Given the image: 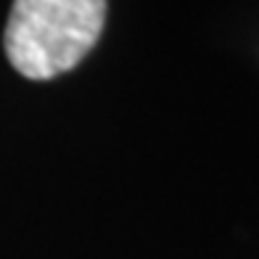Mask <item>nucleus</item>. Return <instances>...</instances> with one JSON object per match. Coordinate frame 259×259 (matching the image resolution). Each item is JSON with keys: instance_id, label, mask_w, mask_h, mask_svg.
<instances>
[{"instance_id": "obj_1", "label": "nucleus", "mask_w": 259, "mask_h": 259, "mask_svg": "<svg viewBox=\"0 0 259 259\" xmlns=\"http://www.w3.org/2000/svg\"><path fill=\"white\" fill-rule=\"evenodd\" d=\"M103 21L106 0H14L6 56L27 79H53L93 51Z\"/></svg>"}]
</instances>
